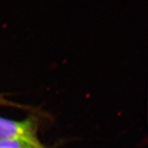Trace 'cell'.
<instances>
[{
	"mask_svg": "<svg viewBox=\"0 0 148 148\" xmlns=\"http://www.w3.org/2000/svg\"><path fill=\"white\" fill-rule=\"evenodd\" d=\"M36 131V122L34 118L14 121L0 116V140H21L45 147L38 140Z\"/></svg>",
	"mask_w": 148,
	"mask_h": 148,
	"instance_id": "6da1fadb",
	"label": "cell"
},
{
	"mask_svg": "<svg viewBox=\"0 0 148 148\" xmlns=\"http://www.w3.org/2000/svg\"><path fill=\"white\" fill-rule=\"evenodd\" d=\"M0 148H45L25 141L16 140H0Z\"/></svg>",
	"mask_w": 148,
	"mask_h": 148,
	"instance_id": "7a4b0ae2",
	"label": "cell"
},
{
	"mask_svg": "<svg viewBox=\"0 0 148 148\" xmlns=\"http://www.w3.org/2000/svg\"><path fill=\"white\" fill-rule=\"evenodd\" d=\"M0 102H1V100H0Z\"/></svg>",
	"mask_w": 148,
	"mask_h": 148,
	"instance_id": "3957f363",
	"label": "cell"
}]
</instances>
